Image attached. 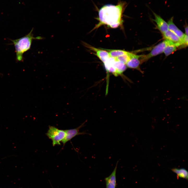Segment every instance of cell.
Returning <instances> with one entry per match:
<instances>
[{"label": "cell", "mask_w": 188, "mask_h": 188, "mask_svg": "<svg viewBox=\"0 0 188 188\" xmlns=\"http://www.w3.org/2000/svg\"><path fill=\"white\" fill-rule=\"evenodd\" d=\"M125 2H120L117 5L107 4L102 7L98 11L99 23L95 28L102 25H107L115 28L122 23L123 13L126 6Z\"/></svg>", "instance_id": "obj_1"}, {"label": "cell", "mask_w": 188, "mask_h": 188, "mask_svg": "<svg viewBox=\"0 0 188 188\" xmlns=\"http://www.w3.org/2000/svg\"><path fill=\"white\" fill-rule=\"evenodd\" d=\"M33 28L28 34L17 39L11 40L14 45L15 50L17 61H20L23 60L24 53L30 49L33 39L40 40L43 38L40 36L34 37L32 33Z\"/></svg>", "instance_id": "obj_2"}, {"label": "cell", "mask_w": 188, "mask_h": 188, "mask_svg": "<svg viewBox=\"0 0 188 188\" xmlns=\"http://www.w3.org/2000/svg\"><path fill=\"white\" fill-rule=\"evenodd\" d=\"M46 135L52 141L53 146L56 145H60L65 135L64 130L59 129L56 127L49 126Z\"/></svg>", "instance_id": "obj_3"}, {"label": "cell", "mask_w": 188, "mask_h": 188, "mask_svg": "<svg viewBox=\"0 0 188 188\" xmlns=\"http://www.w3.org/2000/svg\"><path fill=\"white\" fill-rule=\"evenodd\" d=\"M168 42V40L164 39L155 46L148 54L146 55H141L140 60L142 63L152 57L163 53Z\"/></svg>", "instance_id": "obj_4"}, {"label": "cell", "mask_w": 188, "mask_h": 188, "mask_svg": "<svg viewBox=\"0 0 188 188\" xmlns=\"http://www.w3.org/2000/svg\"><path fill=\"white\" fill-rule=\"evenodd\" d=\"M86 122V121H85L76 128L64 130L65 132V136L61 142L64 145L68 141L77 136L84 134L91 135V134L87 133L85 131H83L82 132H80L79 131L80 129L81 128L85 126L84 124Z\"/></svg>", "instance_id": "obj_5"}, {"label": "cell", "mask_w": 188, "mask_h": 188, "mask_svg": "<svg viewBox=\"0 0 188 188\" xmlns=\"http://www.w3.org/2000/svg\"><path fill=\"white\" fill-rule=\"evenodd\" d=\"M141 56L132 53L130 59L126 64L127 67L137 69L143 73L140 68V66L142 64L140 60Z\"/></svg>", "instance_id": "obj_6"}, {"label": "cell", "mask_w": 188, "mask_h": 188, "mask_svg": "<svg viewBox=\"0 0 188 188\" xmlns=\"http://www.w3.org/2000/svg\"><path fill=\"white\" fill-rule=\"evenodd\" d=\"M83 44L85 46L95 52L97 56L103 63L110 57L109 52L90 46L84 42H83Z\"/></svg>", "instance_id": "obj_7"}, {"label": "cell", "mask_w": 188, "mask_h": 188, "mask_svg": "<svg viewBox=\"0 0 188 188\" xmlns=\"http://www.w3.org/2000/svg\"><path fill=\"white\" fill-rule=\"evenodd\" d=\"M154 16L153 21L156 23L157 26L162 34L168 30L167 23L160 16L152 11Z\"/></svg>", "instance_id": "obj_8"}, {"label": "cell", "mask_w": 188, "mask_h": 188, "mask_svg": "<svg viewBox=\"0 0 188 188\" xmlns=\"http://www.w3.org/2000/svg\"><path fill=\"white\" fill-rule=\"evenodd\" d=\"M162 35L164 39L170 41L177 47L183 45L181 40L175 34L169 30Z\"/></svg>", "instance_id": "obj_9"}, {"label": "cell", "mask_w": 188, "mask_h": 188, "mask_svg": "<svg viewBox=\"0 0 188 188\" xmlns=\"http://www.w3.org/2000/svg\"><path fill=\"white\" fill-rule=\"evenodd\" d=\"M119 161H118L115 166L112 173L108 177L105 178L106 188H115L116 186V173L118 164Z\"/></svg>", "instance_id": "obj_10"}, {"label": "cell", "mask_w": 188, "mask_h": 188, "mask_svg": "<svg viewBox=\"0 0 188 188\" xmlns=\"http://www.w3.org/2000/svg\"><path fill=\"white\" fill-rule=\"evenodd\" d=\"M173 17L168 22V30L175 34L182 40L185 34L174 24L173 21Z\"/></svg>", "instance_id": "obj_11"}, {"label": "cell", "mask_w": 188, "mask_h": 188, "mask_svg": "<svg viewBox=\"0 0 188 188\" xmlns=\"http://www.w3.org/2000/svg\"><path fill=\"white\" fill-rule=\"evenodd\" d=\"M116 60L114 58L110 57L104 63L105 69L107 72L112 73L116 76Z\"/></svg>", "instance_id": "obj_12"}, {"label": "cell", "mask_w": 188, "mask_h": 188, "mask_svg": "<svg viewBox=\"0 0 188 188\" xmlns=\"http://www.w3.org/2000/svg\"><path fill=\"white\" fill-rule=\"evenodd\" d=\"M168 43L165 48L163 52L166 56H168L173 53L175 51L178 47L171 42L168 40Z\"/></svg>", "instance_id": "obj_13"}, {"label": "cell", "mask_w": 188, "mask_h": 188, "mask_svg": "<svg viewBox=\"0 0 188 188\" xmlns=\"http://www.w3.org/2000/svg\"><path fill=\"white\" fill-rule=\"evenodd\" d=\"M172 171L176 173L178 178L188 179V172L186 169L183 168L178 169L174 168L172 169Z\"/></svg>", "instance_id": "obj_14"}, {"label": "cell", "mask_w": 188, "mask_h": 188, "mask_svg": "<svg viewBox=\"0 0 188 188\" xmlns=\"http://www.w3.org/2000/svg\"><path fill=\"white\" fill-rule=\"evenodd\" d=\"M128 52L124 50H113L110 51L109 53L110 57L115 58L127 54Z\"/></svg>", "instance_id": "obj_15"}, {"label": "cell", "mask_w": 188, "mask_h": 188, "mask_svg": "<svg viewBox=\"0 0 188 188\" xmlns=\"http://www.w3.org/2000/svg\"><path fill=\"white\" fill-rule=\"evenodd\" d=\"M132 54L129 52L127 54L114 58L116 60L122 62L126 64L130 59Z\"/></svg>", "instance_id": "obj_16"}, {"label": "cell", "mask_w": 188, "mask_h": 188, "mask_svg": "<svg viewBox=\"0 0 188 188\" xmlns=\"http://www.w3.org/2000/svg\"><path fill=\"white\" fill-rule=\"evenodd\" d=\"M182 42L183 45L187 46L188 45V36L185 34L182 40Z\"/></svg>", "instance_id": "obj_17"}, {"label": "cell", "mask_w": 188, "mask_h": 188, "mask_svg": "<svg viewBox=\"0 0 188 188\" xmlns=\"http://www.w3.org/2000/svg\"><path fill=\"white\" fill-rule=\"evenodd\" d=\"M185 34L188 36V27L187 26H186L185 28Z\"/></svg>", "instance_id": "obj_18"}]
</instances>
